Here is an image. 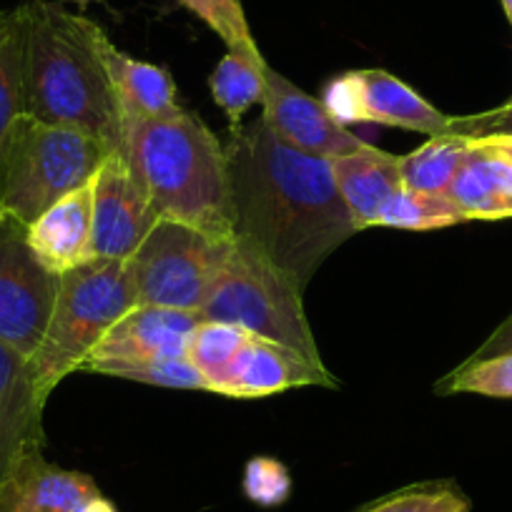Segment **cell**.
Wrapping results in <instances>:
<instances>
[{
  "label": "cell",
  "mask_w": 512,
  "mask_h": 512,
  "mask_svg": "<svg viewBox=\"0 0 512 512\" xmlns=\"http://www.w3.org/2000/svg\"><path fill=\"white\" fill-rule=\"evenodd\" d=\"M224 151L236 236L254 241L304 287L324 259L357 234L332 161L287 146L262 118L234 128Z\"/></svg>",
  "instance_id": "obj_1"
},
{
  "label": "cell",
  "mask_w": 512,
  "mask_h": 512,
  "mask_svg": "<svg viewBox=\"0 0 512 512\" xmlns=\"http://www.w3.org/2000/svg\"><path fill=\"white\" fill-rule=\"evenodd\" d=\"M322 103L337 123H379L425 136L452 134V116L382 68L349 71L324 86Z\"/></svg>",
  "instance_id": "obj_9"
},
{
  "label": "cell",
  "mask_w": 512,
  "mask_h": 512,
  "mask_svg": "<svg viewBox=\"0 0 512 512\" xmlns=\"http://www.w3.org/2000/svg\"><path fill=\"white\" fill-rule=\"evenodd\" d=\"M445 194L467 221L512 219V164L470 139L465 161Z\"/></svg>",
  "instance_id": "obj_19"
},
{
  "label": "cell",
  "mask_w": 512,
  "mask_h": 512,
  "mask_svg": "<svg viewBox=\"0 0 512 512\" xmlns=\"http://www.w3.org/2000/svg\"><path fill=\"white\" fill-rule=\"evenodd\" d=\"M262 121L284 144L317 159L332 161L367 146V141L334 121L322 101L304 93L274 68H267Z\"/></svg>",
  "instance_id": "obj_11"
},
{
  "label": "cell",
  "mask_w": 512,
  "mask_h": 512,
  "mask_svg": "<svg viewBox=\"0 0 512 512\" xmlns=\"http://www.w3.org/2000/svg\"><path fill=\"white\" fill-rule=\"evenodd\" d=\"M470 507L455 482H420L379 497L357 512H470Z\"/></svg>",
  "instance_id": "obj_27"
},
{
  "label": "cell",
  "mask_w": 512,
  "mask_h": 512,
  "mask_svg": "<svg viewBox=\"0 0 512 512\" xmlns=\"http://www.w3.org/2000/svg\"><path fill=\"white\" fill-rule=\"evenodd\" d=\"M452 134L477 139L490 134H512V98L490 111L472 113V116H452Z\"/></svg>",
  "instance_id": "obj_30"
},
{
  "label": "cell",
  "mask_w": 512,
  "mask_h": 512,
  "mask_svg": "<svg viewBox=\"0 0 512 512\" xmlns=\"http://www.w3.org/2000/svg\"><path fill=\"white\" fill-rule=\"evenodd\" d=\"M93 179L48 206L26 226V241L36 259L58 277L91 262Z\"/></svg>",
  "instance_id": "obj_15"
},
{
  "label": "cell",
  "mask_w": 512,
  "mask_h": 512,
  "mask_svg": "<svg viewBox=\"0 0 512 512\" xmlns=\"http://www.w3.org/2000/svg\"><path fill=\"white\" fill-rule=\"evenodd\" d=\"M437 395H480L512 400V352L470 357L435 387Z\"/></svg>",
  "instance_id": "obj_24"
},
{
  "label": "cell",
  "mask_w": 512,
  "mask_h": 512,
  "mask_svg": "<svg viewBox=\"0 0 512 512\" xmlns=\"http://www.w3.org/2000/svg\"><path fill=\"white\" fill-rule=\"evenodd\" d=\"M156 219L123 154H108L93 179L91 259L134 256Z\"/></svg>",
  "instance_id": "obj_10"
},
{
  "label": "cell",
  "mask_w": 512,
  "mask_h": 512,
  "mask_svg": "<svg viewBox=\"0 0 512 512\" xmlns=\"http://www.w3.org/2000/svg\"><path fill=\"white\" fill-rule=\"evenodd\" d=\"M465 214L447 194H427V191L402 189L392 196L379 214L377 226L407 231H432L447 226L465 224Z\"/></svg>",
  "instance_id": "obj_23"
},
{
  "label": "cell",
  "mask_w": 512,
  "mask_h": 512,
  "mask_svg": "<svg viewBox=\"0 0 512 512\" xmlns=\"http://www.w3.org/2000/svg\"><path fill=\"white\" fill-rule=\"evenodd\" d=\"M63 3H76V6L86 8V6H91V3H106V0H63Z\"/></svg>",
  "instance_id": "obj_35"
},
{
  "label": "cell",
  "mask_w": 512,
  "mask_h": 512,
  "mask_svg": "<svg viewBox=\"0 0 512 512\" xmlns=\"http://www.w3.org/2000/svg\"><path fill=\"white\" fill-rule=\"evenodd\" d=\"M111 151L71 126L21 113L0 149V206L21 224L93 179Z\"/></svg>",
  "instance_id": "obj_6"
},
{
  "label": "cell",
  "mask_w": 512,
  "mask_h": 512,
  "mask_svg": "<svg viewBox=\"0 0 512 512\" xmlns=\"http://www.w3.org/2000/svg\"><path fill=\"white\" fill-rule=\"evenodd\" d=\"M267 68L262 53L251 56V53L229 51L209 76L211 98L229 116L231 131L239 128V121L251 106L264 101Z\"/></svg>",
  "instance_id": "obj_20"
},
{
  "label": "cell",
  "mask_w": 512,
  "mask_h": 512,
  "mask_svg": "<svg viewBox=\"0 0 512 512\" xmlns=\"http://www.w3.org/2000/svg\"><path fill=\"white\" fill-rule=\"evenodd\" d=\"M131 307L136 297L128 259H91L61 274L51 322L28 359L43 402L68 374L81 372L103 334Z\"/></svg>",
  "instance_id": "obj_4"
},
{
  "label": "cell",
  "mask_w": 512,
  "mask_h": 512,
  "mask_svg": "<svg viewBox=\"0 0 512 512\" xmlns=\"http://www.w3.org/2000/svg\"><path fill=\"white\" fill-rule=\"evenodd\" d=\"M43 410L31 362L0 342V492L23 462L43 455Z\"/></svg>",
  "instance_id": "obj_13"
},
{
  "label": "cell",
  "mask_w": 512,
  "mask_h": 512,
  "mask_svg": "<svg viewBox=\"0 0 512 512\" xmlns=\"http://www.w3.org/2000/svg\"><path fill=\"white\" fill-rule=\"evenodd\" d=\"M26 8V113L71 126L121 154L123 116L101 56L103 31L63 6Z\"/></svg>",
  "instance_id": "obj_2"
},
{
  "label": "cell",
  "mask_w": 512,
  "mask_h": 512,
  "mask_svg": "<svg viewBox=\"0 0 512 512\" xmlns=\"http://www.w3.org/2000/svg\"><path fill=\"white\" fill-rule=\"evenodd\" d=\"M61 277L48 272L26 241V224H0V342L31 359L56 307Z\"/></svg>",
  "instance_id": "obj_8"
},
{
  "label": "cell",
  "mask_w": 512,
  "mask_h": 512,
  "mask_svg": "<svg viewBox=\"0 0 512 512\" xmlns=\"http://www.w3.org/2000/svg\"><path fill=\"white\" fill-rule=\"evenodd\" d=\"M101 56L106 63L108 81L116 93L123 123L146 121V118H169L181 111L176 86L169 71L154 63L136 61L118 51L108 36H101Z\"/></svg>",
  "instance_id": "obj_18"
},
{
  "label": "cell",
  "mask_w": 512,
  "mask_h": 512,
  "mask_svg": "<svg viewBox=\"0 0 512 512\" xmlns=\"http://www.w3.org/2000/svg\"><path fill=\"white\" fill-rule=\"evenodd\" d=\"M332 174L357 231L377 226L387 201L405 189L400 156L384 154L369 144L354 154L332 159Z\"/></svg>",
  "instance_id": "obj_17"
},
{
  "label": "cell",
  "mask_w": 512,
  "mask_h": 512,
  "mask_svg": "<svg viewBox=\"0 0 512 512\" xmlns=\"http://www.w3.org/2000/svg\"><path fill=\"white\" fill-rule=\"evenodd\" d=\"M339 387L334 374L324 364L309 362L297 349L279 344L274 339L249 334L226 372L211 387L214 395L234 397V400H254V397H272L277 392L294 387Z\"/></svg>",
  "instance_id": "obj_12"
},
{
  "label": "cell",
  "mask_w": 512,
  "mask_h": 512,
  "mask_svg": "<svg viewBox=\"0 0 512 512\" xmlns=\"http://www.w3.org/2000/svg\"><path fill=\"white\" fill-rule=\"evenodd\" d=\"M78 512H116V507H113V502H108L106 497L98 495L93 497V500H88Z\"/></svg>",
  "instance_id": "obj_33"
},
{
  "label": "cell",
  "mask_w": 512,
  "mask_h": 512,
  "mask_svg": "<svg viewBox=\"0 0 512 512\" xmlns=\"http://www.w3.org/2000/svg\"><path fill=\"white\" fill-rule=\"evenodd\" d=\"M229 241L174 219H156L146 239L128 256L136 304L199 312L224 262Z\"/></svg>",
  "instance_id": "obj_7"
},
{
  "label": "cell",
  "mask_w": 512,
  "mask_h": 512,
  "mask_svg": "<svg viewBox=\"0 0 512 512\" xmlns=\"http://www.w3.org/2000/svg\"><path fill=\"white\" fill-rule=\"evenodd\" d=\"M304 287L272 262L254 241L236 236L211 282L201 317L239 324L246 332L297 349L314 364H324L304 312Z\"/></svg>",
  "instance_id": "obj_5"
},
{
  "label": "cell",
  "mask_w": 512,
  "mask_h": 512,
  "mask_svg": "<svg viewBox=\"0 0 512 512\" xmlns=\"http://www.w3.org/2000/svg\"><path fill=\"white\" fill-rule=\"evenodd\" d=\"M179 3L196 18H201L226 43L229 51L251 53V56L262 53L251 36L241 0H179Z\"/></svg>",
  "instance_id": "obj_28"
},
{
  "label": "cell",
  "mask_w": 512,
  "mask_h": 512,
  "mask_svg": "<svg viewBox=\"0 0 512 512\" xmlns=\"http://www.w3.org/2000/svg\"><path fill=\"white\" fill-rule=\"evenodd\" d=\"M249 334L251 332H246L239 324L214 322V319H201L196 324V329L189 337L186 359L204 374L209 392L216 384V379L226 372V367L236 357V352H239Z\"/></svg>",
  "instance_id": "obj_26"
},
{
  "label": "cell",
  "mask_w": 512,
  "mask_h": 512,
  "mask_svg": "<svg viewBox=\"0 0 512 512\" xmlns=\"http://www.w3.org/2000/svg\"><path fill=\"white\" fill-rule=\"evenodd\" d=\"M502 352H512V314L490 334V337L482 342V347L477 349L472 357H492V354H502Z\"/></svg>",
  "instance_id": "obj_31"
},
{
  "label": "cell",
  "mask_w": 512,
  "mask_h": 512,
  "mask_svg": "<svg viewBox=\"0 0 512 512\" xmlns=\"http://www.w3.org/2000/svg\"><path fill=\"white\" fill-rule=\"evenodd\" d=\"M26 113V8L0 13V149Z\"/></svg>",
  "instance_id": "obj_21"
},
{
  "label": "cell",
  "mask_w": 512,
  "mask_h": 512,
  "mask_svg": "<svg viewBox=\"0 0 512 512\" xmlns=\"http://www.w3.org/2000/svg\"><path fill=\"white\" fill-rule=\"evenodd\" d=\"M201 319L199 312L136 304L103 334L86 364L113 359H186L189 337Z\"/></svg>",
  "instance_id": "obj_14"
},
{
  "label": "cell",
  "mask_w": 512,
  "mask_h": 512,
  "mask_svg": "<svg viewBox=\"0 0 512 512\" xmlns=\"http://www.w3.org/2000/svg\"><path fill=\"white\" fill-rule=\"evenodd\" d=\"M6 219H8V214L3 211V206H0V224H6Z\"/></svg>",
  "instance_id": "obj_36"
},
{
  "label": "cell",
  "mask_w": 512,
  "mask_h": 512,
  "mask_svg": "<svg viewBox=\"0 0 512 512\" xmlns=\"http://www.w3.org/2000/svg\"><path fill=\"white\" fill-rule=\"evenodd\" d=\"M81 372L106 374V377L131 379V382L156 384V387H174V390H206L204 374L189 359H128V362H91Z\"/></svg>",
  "instance_id": "obj_25"
},
{
  "label": "cell",
  "mask_w": 512,
  "mask_h": 512,
  "mask_svg": "<svg viewBox=\"0 0 512 512\" xmlns=\"http://www.w3.org/2000/svg\"><path fill=\"white\" fill-rule=\"evenodd\" d=\"M121 154L159 219L236 239L226 151L196 113L126 121Z\"/></svg>",
  "instance_id": "obj_3"
},
{
  "label": "cell",
  "mask_w": 512,
  "mask_h": 512,
  "mask_svg": "<svg viewBox=\"0 0 512 512\" xmlns=\"http://www.w3.org/2000/svg\"><path fill=\"white\" fill-rule=\"evenodd\" d=\"M470 139L460 134L432 136L425 146L412 154L400 156L402 186L410 191H427V194H445L447 186L455 179L457 169L465 161Z\"/></svg>",
  "instance_id": "obj_22"
},
{
  "label": "cell",
  "mask_w": 512,
  "mask_h": 512,
  "mask_svg": "<svg viewBox=\"0 0 512 512\" xmlns=\"http://www.w3.org/2000/svg\"><path fill=\"white\" fill-rule=\"evenodd\" d=\"M500 3H502V11H505L507 23L512 26V0H500Z\"/></svg>",
  "instance_id": "obj_34"
},
{
  "label": "cell",
  "mask_w": 512,
  "mask_h": 512,
  "mask_svg": "<svg viewBox=\"0 0 512 512\" xmlns=\"http://www.w3.org/2000/svg\"><path fill=\"white\" fill-rule=\"evenodd\" d=\"M101 495L86 472L63 470L43 455L23 462L0 492V512H78Z\"/></svg>",
  "instance_id": "obj_16"
},
{
  "label": "cell",
  "mask_w": 512,
  "mask_h": 512,
  "mask_svg": "<svg viewBox=\"0 0 512 512\" xmlns=\"http://www.w3.org/2000/svg\"><path fill=\"white\" fill-rule=\"evenodd\" d=\"M477 144L487 146L495 154H500L502 159H507L512 164V134H490V136H477Z\"/></svg>",
  "instance_id": "obj_32"
},
{
  "label": "cell",
  "mask_w": 512,
  "mask_h": 512,
  "mask_svg": "<svg viewBox=\"0 0 512 512\" xmlns=\"http://www.w3.org/2000/svg\"><path fill=\"white\" fill-rule=\"evenodd\" d=\"M244 492L256 505L277 507L287 502L292 492V477L287 467L274 457H251L244 470Z\"/></svg>",
  "instance_id": "obj_29"
}]
</instances>
